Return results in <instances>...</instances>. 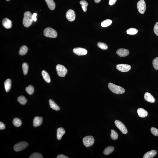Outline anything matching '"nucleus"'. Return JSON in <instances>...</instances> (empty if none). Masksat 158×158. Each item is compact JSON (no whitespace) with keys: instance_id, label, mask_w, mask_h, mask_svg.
I'll return each mask as SVG.
<instances>
[{"instance_id":"30","label":"nucleus","mask_w":158,"mask_h":158,"mask_svg":"<svg viewBox=\"0 0 158 158\" xmlns=\"http://www.w3.org/2000/svg\"><path fill=\"white\" fill-rule=\"evenodd\" d=\"M138 32V30L134 28H130L128 29L127 31V34L129 35H135L137 34Z\"/></svg>"},{"instance_id":"7","label":"nucleus","mask_w":158,"mask_h":158,"mask_svg":"<svg viewBox=\"0 0 158 158\" xmlns=\"http://www.w3.org/2000/svg\"><path fill=\"white\" fill-rule=\"evenodd\" d=\"M115 124L116 127L123 134H125L128 132V131L126 126L120 121L119 120L115 121Z\"/></svg>"},{"instance_id":"34","label":"nucleus","mask_w":158,"mask_h":158,"mask_svg":"<svg viewBox=\"0 0 158 158\" xmlns=\"http://www.w3.org/2000/svg\"><path fill=\"white\" fill-rule=\"evenodd\" d=\"M152 64L154 68L156 70H158V57L154 59Z\"/></svg>"},{"instance_id":"8","label":"nucleus","mask_w":158,"mask_h":158,"mask_svg":"<svg viewBox=\"0 0 158 158\" xmlns=\"http://www.w3.org/2000/svg\"><path fill=\"white\" fill-rule=\"evenodd\" d=\"M137 7L138 12L141 14L145 13L146 9V4L144 0H141L137 4Z\"/></svg>"},{"instance_id":"29","label":"nucleus","mask_w":158,"mask_h":158,"mask_svg":"<svg viewBox=\"0 0 158 158\" xmlns=\"http://www.w3.org/2000/svg\"><path fill=\"white\" fill-rule=\"evenodd\" d=\"M26 90L28 93L30 95H31L34 93V88L32 86L29 85L26 88Z\"/></svg>"},{"instance_id":"43","label":"nucleus","mask_w":158,"mask_h":158,"mask_svg":"<svg viewBox=\"0 0 158 158\" xmlns=\"http://www.w3.org/2000/svg\"><path fill=\"white\" fill-rule=\"evenodd\" d=\"M6 0L7 1H9L10 0Z\"/></svg>"},{"instance_id":"9","label":"nucleus","mask_w":158,"mask_h":158,"mask_svg":"<svg viewBox=\"0 0 158 158\" xmlns=\"http://www.w3.org/2000/svg\"><path fill=\"white\" fill-rule=\"evenodd\" d=\"M117 69L120 72H127L131 70V66L130 65L125 64H119L117 65Z\"/></svg>"},{"instance_id":"38","label":"nucleus","mask_w":158,"mask_h":158,"mask_svg":"<svg viewBox=\"0 0 158 158\" xmlns=\"http://www.w3.org/2000/svg\"><path fill=\"white\" fill-rule=\"evenodd\" d=\"M5 125L4 123L0 122V129L4 130L5 128Z\"/></svg>"},{"instance_id":"13","label":"nucleus","mask_w":158,"mask_h":158,"mask_svg":"<svg viewBox=\"0 0 158 158\" xmlns=\"http://www.w3.org/2000/svg\"><path fill=\"white\" fill-rule=\"evenodd\" d=\"M2 24L4 27L7 29L11 28L12 27L11 21L6 18L3 20Z\"/></svg>"},{"instance_id":"24","label":"nucleus","mask_w":158,"mask_h":158,"mask_svg":"<svg viewBox=\"0 0 158 158\" xmlns=\"http://www.w3.org/2000/svg\"><path fill=\"white\" fill-rule=\"evenodd\" d=\"M28 50V48L27 46L25 45L22 46L20 48L19 52V54L21 55H24L27 53Z\"/></svg>"},{"instance_id":"42","label":"nucleus","mask_w":158,"mask_h":158,"mask_svg":"<svg viewBox=\"0 0 158 158\" xmlns=\"http://www.w3.org/2000/svg\"><path fill=\"white\" fill-rule=\"evenodd\" d=\"M101 0H94V1L96 3H99L101 2Z\"/></svg>"},{"instance_id":"22","label":"nucleus","mask_w":158,"mask_h":158,"mask_svg":"<svg viewBox=\"0 0 158 158\" xmlns=\"http://www.w3.org/2000/svg\"><path fill=\"white\" fill-rule=\"evenodd\" d=\"M42 74L43 77L47 83H50L51 82V79L49 75L48 74V73L45 70L42 71Z\"/></svg>"},{"instance_id":"10","label":"nucleus","mask_w":158,"mask_h":158,"mask_svg":"<svg viewBox=\"0 0 158 158\" xmlns=\"http://www.w3.org/2000/svg\"><path fill=\"white\" fill-rule=\"evenodd\" d=\"M73 51L74 53L78 56L86 55L88 53L86 49L81 48H75L73 49Z\"/></svg>"},{"instance_id":"19","label":"nucleus","mask_w":158,"mask_h":158,"mask_svg":"<svg viewBox=\"0 0 158 158\" xmlns=\"http://www.w3.org/2000/svg\"><path fill=\"white\" fill-rule=\"evenodd\" d=\"M11 81L10 79H7L4 83V86L6 92H9L11 87Z\"/></svg>"},{"instance_id":"31","label":"nucleus","mask_w":158,"mask_h":158,"mask_svg":"<svg viewBox=\"0 0 158 158\" xmlns=\"http://www.w3.org/2000/svg\"><path fill=\"white\" fill-rule=\"evenodd\" d=\"M23 74L24 75L27 74L28 72L29 66L28 64L26 62H24L23 63L22 66Z\"/></svg>"},{"instance_id":"11","label":"nucleus","mask_w":158,"mask_h":158,"mask_svg":"<svg viewBox=\"0 0 158 158\" xmlns=\"http://www.w3.org/2000/svg\"><path fill=\"white\" fill-rule=\"evenodd\" d=\"M66 17L68 20L70 22L74 21L76 18V14L74 11L72 9L69 10L66 12Z\"/></svg>"},{"instance_id":"35","label":"nucleus","mask_w":158,"mask_h":158,"mask_svg":"<svg viewBox=\"0 0 158 158\" xmlns=\"http://www.w3.org/2000/svg\"><path fill=\"white\" fill-rule=\"evenodd\" d=\"M30 158H42V155L38 153H34L32 154L29 157Z\"/></svg>"},{"instance_id":"32","label":"nucleus","mask_w":158,"mask_h":158,"mask_svg":"<svg viewBox=\"0 0 158 158\" xmlns=\"http://www.w3.org/2000/svg\"><path fill=\"white\" fill-rule=\"evenodd\" d=\"M97 45L99 48L102 50H106L108 48V46L105 43L100 42L98 43Z\"/></svg>"},{"instance_id":"1","label":"nucleus","mask_w":158,"mask_h":158,"mask_svg":"<svg viewBox=\"0 0 158 158\" xmlns=\"http://www.w3.org/2000/svg\"><path fill=\"white\" fill-rule=\"evenodd\" d=\"M24 18L23 20V23L25 27H29L32 24L33 21L31 13L30 12L27 11L25 12Z\"/></svg>"},{"instance_id":"5","label":"nucleus","mask_w":158,"mask_h":158,"mask_svg":"<svg viewBox=\"0 0 158 158\" xmlns=\"http://www.w3.org/2000/svg\"><path fill=\"white\" fill-rule=\"evenodd\" d=\"M83 143L84 146L88 147L93 144L95 140L93 137L91 136H87L83 139Z\"/></svg>"},{"instance_id":"16","label":"nucleus","mask_w":158,"mask_h":158,"mask_svg":"<svg viewBox=\"0 0 158 158\" xmlns=\"http://www.w3.org/2000/svg\"><path fill=\"white\" fill-rule=\"evenodd\" d=\"M157 154L156 151L152 150L147 152L143 156V158H152L156 156Z\"/></svg>"},{"instance_id":"2","label":"nucleus","mask_w":158,"mask_h":158,"mask_svg":"<svg viewBox=\"0 0 158 158\" xmlns=\"http://www.w3.org/2000/svg\"><path fill=\"white\" fill-rule=\"evenodd\" d=\"M109 89L115 94H122L125 92V90L122 87L112 83H109L108 84Z\"/></svg>"},{"instance_id":"25","label":"nucleus","mask_w":158,"mask_h":158,"mask_svg":"<svg viewBox=\"0 0 158 158\" xmlns=\"http://www.w3.org/2000/svg\"><path fill=\"white\" fill-rule=\"evenodd\" d=\"M112 23V21L110 19H107L101 23V26L102 27H105L110 25Z\"/></svg>"},{"instance_id":"36","label":"nucleus","mask_w":158,"mask_h":158,"mask_svg":"<svg viewBox=\"0 0 158 158\" xmlns=\"http://www.w3.org/2000/svg\"><path fill=\"white\" fill-rule=\"evenodd\" d=\"M152 133L155 136H158V129L154 127H152L151 129Z\"/></svg>"},{"instance_id":"21","label":"nucleus","mask_w":158,"mask_h":158,"mask_svg":"<svg viewBox=\"0 0 158 158\" xmlns=\"http://www.w3.org/2000/svg\"><path fill=\"white\" fill-rule=\"evenodd\" d=\"M48 8L51 10H53L55 7V4L53 0H45Z\"/></svg>"},{"instance_id":"20","label":"nucleus","mask_w":158,"mask_h":158,"mask_svg":"<svg viewBox=\"0 0 158 158\" xmlns=\"http://www.w3.org/2000/svg\"><path fill=\"white\" fill-rule=\"evenodd\" d=\"M49 102L50 106L52 109L56 111H58L60 110V107L56 104L52 100H49Z\"/></svg>"},{"instance_id":"40","label":"nucleus","mask_w":158,"mask_h":158,"mask_svg":"<svg viewBox=\"0 0 158 158\" xmlns=\"http://www.w3.org/2000/svg\"><path fill=\"white\" fill-rule=\"evenodd\" d=\"M117 0H109V4L110 5H113L116 3Z\"/></svg>"},{"instance_id":"14","label":"nucleus","mask_w":158,"mask_h":158,"mask_svg":"<svg viewBox=\"0 0 158 158\" xmlns=\"http://www.w3.org/2000/svg\"><path fill=\"white\" fill-rule=\"evenodd\" d=\"M144 98L147 101L151 103H154L155 102V98L151 94L148 92L145 93Z\"/></svg>"},{"instance_id":"37","label":"nucleus","mask_w":158,"mask_h":158,"mask_svg":"<svg viewBox=\"0 0 158 158\" xmlns=\"http://www.w3.org/2000/svg\"><path fill=\"white\" fill-rule=\"evenodd\" d=\"M154 31L158 37V22H156L155 25L154 27Z\"/></svg>"},{"instance_id":"3","label":"nucleus","mask_w":158,"mask_h":158,"mask_svg":"<svg viewBox=\"0 0 158 158\" xmlns=\"http://www.w3.org/2000/svg\"><path fill=\"white\" fill-rule=\"evenodd\" d=\"M44 34L45 36L48 38H55L57 36V34L56 31L50 27L45 28L44 30Z\"/></svg>"},{"instance_id":"4","label":"nucleus","mask_w":158,"mask_h":158,"mask_svg":"<svg viewBox=\"0 0 158 158\" xmlns=\"http://www.w3.org/2000/svg\"><path fill=\"white\" fill-rule=\"evenodd\" d=\"M56 70L58 75L61 77H65L67 73V69L62 65H57Z\"/></svg>"},{"instance_id":"15","label":"nucleus","mask_w":158,"mask_h":158,"mask_svg":"<svg viewBox=\"0 0 158 158\" xmlns=\"http://www.w3.org/2000/svg\"><path fill=\"white\" fill-rule=\"evenodd\" d=\"M43 118L42 117H36L33 120V125L34 127H38L41 125L42 123Z\"/></svg>"},{"instance_id":"41","label":"nucleus","mask_w":158,"mask_h":158,"mask_svg":"<svg viewBox=\"0 0 158 158\" xmlns=\"http://www.w3.org/2000/svg\"><path fill=\"white\" fill-rule=\"evenodd\" d=\"M57 158H68L69 157H67L65 155H59L58 156H57Z\"/></svg>"},{"instance_id":"27","label":"nucleus","mask_w":158,"mask_h":158,"mask_svg":"<svg viewBox=\"0 0 158 158\" xmlns=\"http://www.w3.org/2000/svg\"><path fill=\"white\" fill-rule=\"evenodd\" d=\"M12 122L14 125L16 127H20L22 124L21 120L18 118H15L14 119Z\"/></svg>"},{"instance_id":"33","label":"nucleus","mask_w":158,"mask_h":158,"mask_svg":"<svg viewBox=\"0 0 158 158\" xmlns=\"http://www.w3.org/2000/svg\"><path fill=\"white\" fill-rule=\"evenodd\" d=\"M111 137L113 140H116L118 139V134L116 131L113 130H111Z\"/></svg>"},{"instance_id":"17","label":"nucleus","mask_w":158,"mask_h":158,"mask_svg":"<svg viewBox=\"0 0 158 158\" xmlns=\"http://www.w3.org/2000/svg\"><path fill=\"white\" fill-rule=\"evenodd\" d=\"M138 116L140 117L144 118L148 116V113L146 111L142 108H140L137 110Z\"/></svg>"},{"instance_id":"26","label":"nucleus","mask_w":158,"mask_h":158,"mask_svg":"<svg viewBox=\"0 0 158 158\" xmlns=\"http://www.w3.org/2000/svg\"><path fill=\"white\" fill-rule=\"evenodd\" d=\"M80 4L82 5L81 7L83 11L84 12H86L87 10V7L88 5V3L86 1L82 0L80 1Z\"/></svg>"},{"instance_id":"6","label":"nucleus","mask_w":158,"mask_h":158,"mask_svg":"<svg viewBox=\"0 0 158 158\" xmlns=\"http://www.w3.org/2000/svg\"><path fill=\"white\" fill-rule=\"evenodd\" d=\"M28 144L26 142H21L14 145V150L16 152H19L25 149L28 146Z\"/></svg>"},{"instance_id":"23","label":"nucleus","mask_w":158,"mask_h":158,"mask_svg":"<svg viewBox=\"0 0 158 158\" xmlns=\"http://www.w3.org/2000/svg\"><path fill=\"white\" fill-rule=\"evenodd\" d=\"M114 150V148L113 146H108L105 148L104 151V154L109 155Z\"/></svg>"},{"instance_id":"12","label":"nucleus","mask_w":158,"mask_h":158,"mask_svg":"<svg viewBox=\"0 0 158 158\" xmlns=\"http://www.w3.org/2000/svg\"><path fill=\"white\" fill-rule=\"evenodd\" d=\"M116 52L119 56L122 57L127 56L130 53L128 50L124 48H120L117 50Z\"/></svg>"},{"instance_id":"18","label":"nucleus","mask_w":158,"mask_h":158,"mask_svg":"<svg viewBox=\"0 0 158 158\" xmlns=\"http://www.w3.org/2000/svg\"><path fill=\"white\" fill-rule=\"evenodd\" d=\"M65 133V131L63 128L60 127L58 128L57 130V139L58 140H61Z\"/></svg>"},{"instance_id":"39","label":"nucleus","mask_w":158,"mask_h":158,"mask_svg":"<svg viewBox=\"0 0 158 158\" xmlns=\"http://www.w3.org/2000/svg\"><path fill=\"white\" fill-rule=\"evenodd\" d=\"M37 14L36 13H34L33 14L32 16V18L33 21H36Z\"/></svg>"},{"instance_id":"28","label":"nucleus","mask_w":158,"mask_h":158,"mask_svg":"<svg viewBox=\"0 0 158 158\" xmlns=\"http://www.w3.org/2000/svg\"><path fill=\"white\" fill-rule=\"evenodd\" d=\"M18 101L21 104L25 105L27 102V100L24 96H21L18 98Z\"/></svg>"}]
</instances>
